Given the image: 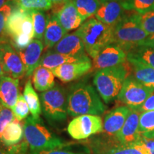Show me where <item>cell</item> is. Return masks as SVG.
Wrapping results in <instances>:
<instances>
[{"label":"cell","mask_w":154,"mask_h":154,"mask_svg":"<svg viewBox=\"0 0 154 154\" xmlns=\"http://www.w3.org/2000/svg\"><path fill=\"white\" fill-rule=\"evenodd\" d=\"M101 96L91 84L79 82L71 86L68 91V115L99 116L105 112L106 106Z\"/></svg>","instance_id":"1"},{"label":"cell","mask_w":154,"mask_h":154,"mask_svg":"<svg viewBox=\"0 0 154 154\" xmlns=\"http://www.w3.org/2000/svg\"><path fill=\"white\" fill-rule=\"evenodd\" d=\"M131 73L128 61L117 66L96 71L93 83L96 90L106 103L118 98L126 79Z\"/></svg>","instance_id":"2"},{"label":"cell","mask_w":154,"mask_h":154,"mask_svg":"<svg viewBox=\"0 0 154 154\" xmlns=\"http://www.w3.org/2000/svg\"><path fill=\"white\" fill-rule=\"evenodd\" d=\"M114 26L91 17L76 31L82 38L86 53L92 59L105 47L113 43Z\"/></svg>","instance_id":"3"},{"label":"cell","mask_w":154,"mask_h":154,"mask_svg":"<svg viewBox=\"0 0 154 154\" xmlns=\"http://www.w3.org/2000/svg\"><path fill=\"white\" fill-rule=\"evenodd\" d=\"M23 125L24 138L29 146V151L64 148L70 144L50 131L41 118L28 116Z\"/></svg>","instance_id":"4"},{"label":"cell","mask_w":154,"mask_h":154,"mask_svg":"<svg viewBox=\"0 0 154 154\" xmlns=\"http://www.w3.org/2000/svg\"><path fill=\"white\" fill-rule=\"evenodd\" d=\"M136 17V12L126 13L114 26L113 43L121 47L126 53L141 46L148 37Z\"/></svg>","instance_id":"5"},{"label":"cell","mask_w":154,"mask_h":154,"mask_svg":"<svg viewBox=\"0 0 154 154\" xmlns=\"http://www.w3.org/2000/svg\"><path fill=\"white\" fill-rule=\"evenodd\" d=\"M7 34L16 49H23L34 39V26L30 11L13 9L6 26Z\"/></svg>","instance_id":"6"},{"label":"cell","mask_w":154,"mask_h":154,"mask_svg":"<svg viewBox=\"0 0 154 154\" xmlns=\"http://www.w3.org/2000/svg\"><path fill=\"white\" fill-rule=\"evenodd\" d=\"M42 110L46 119L54 124L64 122L68 116V91L62 86L55 85L48 91L41 92Z\"/></svg>","instance_id":"7"},{"label":"cell","mask_w":154,"mask_h":154,"mask_svg":"<svg viewBox=\"0 0 154 154\" xmlns=\"http://www.w3.org/2000/svg\"><path fill=\"white\" fill-rule=\"evenodd\" d=\"M153 92L154 88L144 86L133 75H129L125 80L117 99L131 109L136 110Z\"/></svg>","instance_id":"8"},{"label":"cell","mask_w":154,"mask_h":154,"mask_svg":"<svg viewBox=\"0 0 154 154\" xmlns=\"http://www.w3.org/2000/svg\"><path fill=\"white\" fill-rule=\"evenodd\" d=\"M103 131V121L99 116L81 115L70 121L67 132L75 140H84Z\"/></svg>","instance_id":"9"},{"label":"cell","mask_w":154,"mask_h":154,"mask_svg":"<svg viewBox=\"0 0 154 154\" xmlns=\"http://www.w3.org/2000/svg\"><path fill=\"white\" fill-rule=\"evenodd\" d=\"M91 154H143L139 143L128 145L119 142L114 136H99L90 143Z\"/></svg>","instance_id":"10"},{"label":"cell","mask_w":154,"mask_h":154,"mask_svg":"<svg viewBox=\"0 0 154 154\" xmlns=\"http://www.w3.org/2000/svg\"><path fill=\"white\" fill-rule=\"evenodd\" d=\"M0 62L6 76L19 79L26 75L20 56L11 42L5 39L0 42Z\"/></svg>","instance_id":"11"},{"label":"cell","mask_w":154,"mask_h":154,"mask_svg":"<svg viewBox=\"0 0 154 154\" xmlns=\"http://www.w3.org/2000/svg\"><path fill=\"white\" fill-rule=\"evenodd\" d=\"M53 5L52 13L57 16L58 20L67 32L79 28L84 22L79 14L72 0H67Z\"/></svg>","instance_id":"12"},{"label":"cell","mask_w":154,"mask_h":154,"mask_svg":"<svg viewBox=\"0 0 154 154\" xmlns=\"http://www.w3.org/2000/svg\"><path fill=\"white\" fill-rule=\"evenodd\" d=\"M93 67L90 58L87 57L76 62L67 63L51 69L54 76L63 83L76 81L90 72Z\"/></svg>","instance_id":"13"},{"label":"cell","mask_w":154,"mask_h":154,"mask_svg":"<svg viewBox=\"0 0 154 154\" xmlns=\"http://www.w3.org/2000/svg\"><path fill=\"white\" fill-rule=\"evenodd\" d=\"M126 61L127 53L116 44L113 43L105 47L93 59L92 69L99 71L121 64Z\"/></svg>","instance_id":"14"},{"label":"cell","mask_w":154,"mask_h":154,"mask_svg":"<svg viewBox=\"0 0 154 154\" xmlns=\"http://www.w3.org/2000/svg\"><path fill=\"white\" fill-rule=\"evenodd\" d=\"M124 0H100L95 18L110 26H116L126 14Z\"/></svg>","instance_id":"15"},{"label":"cell","mask_w":154,"mask_h":154,"mask_svg":"<svg viewBox=\"0 0 154 154\" xmlns=\"http://www.w3.org/2000/svg\"><path fill=\"white\" fill-rule=\"evenodd\" d=\"M44 49L43 42L37 38H34L26 47L16 49L24 63L25 76L29 77L33 74L34 70L39 65Z\"/></svg>","instance_id":"16"},{"label":"cell","mask_w":154,"mask_h":154,"mask_svg":"<svg viewBox=\"0 0 154 154\" xmlns=\"http://www.w3.org/2000/svg\"><path fill=\"white\" fill-rule=\"evenodd\" d=\"M140 112L131 109L121 129L114 138L121 143L134 145L140 142L141 133L139 131V116Z\"/></svg>","instance_id":"17"},{"label":"cell","mask_w":154,"mask_h":154,"mask_svg":"<svg viewBox=\"0 0 154 154\" xmlns=\"http://www.w3.org/2000/svg\"><path fill=\"white\" fill-rule=\"evenodd\" d=\"M131 111L126 105L119 106L105 116L103 121V131L105 135L114 136L121 129Z\"/></svg>","instance_id":"18"},{"label":"cell","mask_w":154,"mask_h":154,"mask_svg":"<svg viewBox=\"0 0 154 154\" xmlns=\"http://www.w3.org/2000/svg\"><path fill=\"white\" fill-rule=\"evenodd\" d=\"M127 61L129 63L133 76L144 86L154 88V69L143 62L131 53H127Z\"/></svg>","instance_id":"19"},{"label":"cell","mask_w":154,"mask_h":154,"mask_svg":"<svg viewBox=\"0 0 154 154\" xmlns=\"http://www.w3.org/2000/svg\"><path fill=\"white\" fill-rule=\"evenodd\" d=\"M53 51L73 57H82L86 54L82 38L76 32L66 34L54 47Z\"/></svg>","instance_id":"20"},{"label":"cell","mask_w":154,"mask_h":154,"mask_svg":"<svg viewBox=\"0 0 154 154\" xmlns=\"http://www.w3.org/2000/svg\"><path fill=\"white\" fill-rule=\"evenodd\" d=\"M18 79L9 76L0 77V104L13 109L19 96Z\"/></svg>","instance_id":"21"},{"label":"cell","mask_w":154,"mask_h":154,"mask_svg":"<svg viewBox=\"0 0 154 154\" xmlns=\"http://www.w3.org/2000/svg\"><path fill=\"white\" fill-rule=\"evenodd\" d=\"M66 33L67 32L59 23L57 16L51 13L49 15L47 28L44 34V50L48 51L54 48Z\"/></svg>","instance_id":"22"},{"label":"cell","mask_w":154,"mask_h":154,"mask_svg":"<svg viewBox=\"0 0 154 154\" xmlns=\"http://www.w3.org/2000/svg\"><path fill=\"white\" fill-rule=\"evenodd\" d=\"M87 57V54L82 57H73L57 53L51 50H48L47 52L44 54V55H42L39 65L51 70L64 63L76 62Z\"/></svg>","instance_id":"23"},{"label":"cell","mask_w":154,"mask_h":154,"mask_svg":"<svg viewBox=\"0 0 154 154\" xmlns=\"http://www.w3.org/2000/svg\"><path fill=\"white\" fill-rule=\"evenodd\" d=\"M24 125L16 119L6 126L0 137V143L4 147L12 146L24 138Z\"/></svg>","instance_id":"24"},{"label":"cell","mask_w":154,"mask_h":154,"mask_svg":"<svg viewBox=\"0 0 154 154\" xmlns=\"http://www.w3.org/2000/svg\"><path fill=\"white\" fill-rule=\"evenodd\" d=\"M32 75L33 85L36 91L44 92L55 86L54 75L51 69L38 65Z\"/></svg>","instance_id":"25"},{"label":"cell","mask_w":154,"mask_h":154,"mask_svg":"<svg viewBox=\"0 0 154 154\" xmlns=\"http://www.w3.org/2000/svg\"><path fill=\"white\" fill-rule=\"evenodd\" d=\"M23 95L29 108L32 116L34 119H40V116L42 112L41 100L32 86L31 80H28L25 84Z\"/></svg>","instance_id":"26"},{"label":"cell","mask_w":154,"mask_h":154,"mask_svg":"<svg viewBox=\"0 0 154 154\" xmlns=\"http://www.w3.org/2000/svg\"><path fill=\"white\" fill-rule=\"evenodd\" d=\"M17 8L23 10L47 11L52 9L54 3L50 0H11Z\"/></svg>","instance_id":"27"},{"label":"cell","mask_w":154,"mask_h":154,"mask_svg":"<svg viewBox=\"0 0 154 154\" xmlns=\"http://www.w3.org/2000/svg\"><path fill=\"white\" fill-rule=\"evenodd\" d=\"M72 2L84 22L95 15L100 6V0H72Z\"/></svg>","instance_id":"28"},{"label":"cell","mask_w":154,"mask_h":154,"mask_svg":"<svg viewBox=\"0 0 154 154\" xmlns=\"http://www.w3.org/2000/svg\"><path fill=\"white\" fill-rule=\"evenodd\" d=\"M30 14L33 22L34 38L42 39L47 28L49 15L43 11H31Z\"/></svg>","instance_id":"29"},{"label":"cell","mask_w":154,"mask_h":154,"mask_svg":"<svg viewBox=\"0 0 154 154\" xmlns=\"http://www.w3.org/2000/svg\"><path fill=\"white\" fill-rule=\"evenodd\" d=\"M126 11L145 13L154 10V0H124Z\"/></svg>","instance_id":"30"},{"label":"cell","mask_w":154,"mask_h":154,"mask_svg":"<svg viewBox=\"0 0 154 154\" xmlns=\"http://www.w3.org/2000/svg\"><path fill=\"white\" fill-rule=\"evenodd\" d=\"M128 53H131L140 61L154 69V48L141 45Z\"/></svg>","instance_id":"31"},{"label":"cell","mask_w":154,"mask_h":154,"mask_svg":"<svg viewBox=\"0 0 154 154\" xmlns=\"http://www.w3.org/2000/svg\"><path fill=\"white\" fill-rule=\"evenodd\" d=\"M136 17L141 28L148 35L154 34V10L145 13H137Z\"/></svg>","instance_id":"32"},{"label":"cell","mask_w":154,"mask_h":154,"mask_svg":"<svg viewBox=\"0 0 154 154\" xmlns=\"http://www.w3.org/2000/svg\"><path fill=\"white\" fill-rule=\"evenodd\" d=\"M12 111L14 112L15 119L19 121H22L28 117L29 113L30 112L29 108L23 94H19L18 99Z\"/></svg>","instance_id":"33"},{"label":"cell","mask_w":154,"mask_h":154,"mask_svg":"<svg viewBox=\"0 0 154 154\" xmlns=\"http://www.w3.org/2000/svg\"><path fill=\"white\" fill-rule=\"evenodd\" d=\"M139 131L140 133L154 131V111H143L140 113Z\"/></svg>","instance_id":"34"},{"label":"cell","mask_w":154,"mask_h":154,"mask_svg":"<svg viewBox=\"0 0 154 154\" xmlns=\"http://www.w3.org/2000/svg\"><path fill=\"white\" fill-rule=\"evenodd\" d=\"M13 9H14L13 6L9 2L7 3L0 8V39L1 40L5 39L4 37L7 35L6 32V26H7V20L12 12Z\"/></svg>","instance_id":"35"},{"label":"cell","mask_w":154,"mask_h":154,"mask_svg":"<svg viewBox=\"0 0 154 154\" xmlns=\"http://www.w3.org/2000/svg\"><path fill=\"white\" fill-rule=\"evenodd\" d=\"M14 119L15 116L12 109L0 105V137L6 126Z\"/></svg>","instance_id":"36"},{"label":"cell","mask_w":154,"mask_h":154,"mask_svg":"<svg viewBox=\"0 0 154 154\" xmlns=\"http://www.w3.org/2000/svg\"><path fill=\"white\" fill-rule=\"evenodd\" d=\"M5 149L8 154H27L29 146L24 136L22 141L14 145L7 146Z\"/></svg>","instance_id":"37"},{"label":"cell","mask_w":154,"mask_h":154,"mask_svg":"<svg viewBox=\"0 0 154 154\" xmlns=\"http://www.w3.org/2000/svg\"><path fill=\"white\" fill-rule=\"evenodd\" d=\"M29 154H86L84 152L74 151L68 149H63V148L54 149L46 150H36V151H30Z\"/></svg>","instance_id":"38"},{"label":"cell","mask_w":154,"mask_h":154,"mask_svg":"<svg viewBox=\"0 0 154 154\" xmlns=\"http://www.w3.org/2000/svg\"><path fill=\"white\" fill-rule=\"evenodd\" d=\"M140 142L150 150L151 154H154V131L141 133Z\"/></svg>","instance_id":"39"},{"label":"cell","mask_w":154,"mask_h":154,"mask_svg":"<svg viewBox=\"0 0 154 154\" xmlns=\"http://www.w3.org/2000/svg\"><path fill=\"white\" fill-rule=\"evenodd\" d=\"M136 110L139 112H143V111H154V92L147 99L144 101V103Z\"/></svg>","instance_id":"40"},{"label":"cell","mask_w":154,"mask_h":154,"mask_svg":"<svg viewBox=\"0 0 154 154\" xmlns=\"http://www.w3.org/2000/svg\"><path fill=\"white\" fill-rule=\"evenodd\" d=\"M142 45L154 48V34L148 36V37L146 38V41L143 42V44H142Z\"/></svg>","instance_id":"41"},{"label":"cell","mask_w":154,"mask_h":154,"mask_svg":"<svg viewBox=\"0 0 154 154\" xmlns=\"http://www.w3.org/2000/svg\"><path fill=\"white\" fill-rule=\"evenodd\" d=\"M0 154H8L5 150V147L1 143H0Z\"/></svg>","instance_id":"42"},{"label":"cell","mask_w":154,"mask_h":154,"mask_svg":"<svg viewBox=\"0 0 154 154\" xmlns=\"http://www.w3.org/2000/svg\"><path fill=\"white\" fill-rule=\"evenodd\" d=\"M9 1H11V0H0V8L7 3L9 2Z\"/></svg>","instance_id":"43"},{"label":"cell","mask_w":154,"mask_h":154,"mask_svg":"<svg viewBox=\"0 0 154 154\" xmlns=\"http://www.w3.org/2000/svg\"><path fill=\"white\" fill-rule=\"evenodd\" d=\"M5 72H4L2 65L1 62H0V77L5 76Z\"/></svg>","instance_id":"44"},{"label":"cell","mask_w":154,"mask_h":154,"mask_svg":"<svg viewBox=\"0 0 154 154\" xmlns=\"http://www.w3.org/2000/svg\"><path fill=\"white\" fill-rule=\"evenodd\" d=\"M50 1L54 3H60V2H63L67 1V0H50Z\"/></svg>","instance_id":"45"},{"label":"cell","mask_w":154,"mask_h":154,"mask_svg":"<svg viewBox=\"0 0 154 154\" xmlns=\"http://www.w3.org/2000/svg\"><path fill=\"white\" fill-rule=\"evenodd\" d=\"M0 42H1V39H0Z\"/></svg>","instance_id":"46"},{"label":"cell","mask_w":154,"mask_h":154,"mask_svg":"<svg viewBox=\"0 0 154 154\" xmlns=\"http://www.w3.org/2000/svg\"><path fill=\"white\" fill-rule=\"evenodd\" d=\"M0 105H1V104H0Z\"/></svg>","instance_id":"47"}]
</instances>
